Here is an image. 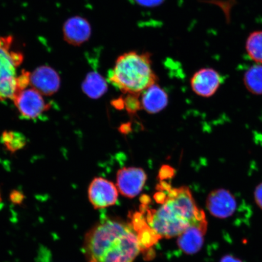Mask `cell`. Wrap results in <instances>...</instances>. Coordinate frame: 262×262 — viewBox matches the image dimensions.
Returning a JSON list of instances; mask_svg holds the SVG:
<instances>
[{
	"label": "cell",
	"mask_w": 262,
	"mask_h": 262,
	"mask_svg": "<svg viewBox=\"0 0 262 262\" xmlns=\"http://www.w3.org/2000/svg\"><path fill=\"white\" fill-rule=\"evenodd\" d=\"M161 185L167 194L163 192L157 194L160 206L147 212V224L152 235L157 238H172L194 226L207 228L204 212L196 205L188 187L172 188L164 182Z\"/></svg>",
	"instance_id": "1"
},
{
	"label": "cell",
	"mask_w": 262,
	"mask_h": 262,
	"mask_svg": "<svg viewBox=\"0 0 262 262\" xmlns=\"http://www.w3.org/2000/svg\"><path fill=\"white\" fill-rule=\"evenodd\" d=\"M84 247L88 262H134L142 242L129 225L106 219L88 232Z\"/></svg>",
	"instance_id": "2"
},
{
	"label": "cell",
	"mask_w": 262,
	"mask_h": 262,
	"mask_svg": "<svg viewBox=\"0 0 262 262\" xmlns=\"http://www.w3.org/2000/svg\"><path fill=\"white\" fill-rule=\"evenodd\" d=\"M109 80L123 93L140 96L157 80L150 54L130 51L121 55L110 72Z\"/></svg>",
	"instance_id": "3"
},
{
	"label": "cell",
	"mask_w": 262,
	"mask_h": 262,
	"mask_svg": "<svg viewBox=\"0 0 262 262\" xmlns=\"http://www.w3.org/2000/svg\"><path fill=\"white\" fill-rule=\"evenodd\" d=\"M24 58L13 36H0V101L13 100L17 93V71Z\"/></svg>",
	"instance_id": "4"
},
{
	"label": "cell",
	"mask_w": 262,
	"mask_h": 262,
	"mask_svg": "<svg viewBox=\"0 0 262 262\" xmlns=\"http://www.w3.org/2000/svg\"><path fill=\"white\" fill-rule=\"evenodd\" d=\"M15 105L22 118L35 120L42 116L51 107L42 94L34 88H26L13 98Z\"/></svg>",
	"instance_id": "5"
},
{
	"label": "cell",
	"mask_w": 262,
	"mask_h": 262,
	"mask_svg": "<svg viewBox=\"0 0 262 262\" xmlns=\"http://www.w3.org/2000/svg\"><path fill=\"white\" fill-rule=\"evenodd\" d=\"M147 179L144 170L136 167H124L117 173V187L128 198H135L142 191Z\"/></svg>",
	"instance_id": "6"
},
{
	"label": "cell",
	"mask_w": 262,
	"mask_h": 262,
	"mask_svg": "<svg viewBox=\"0 0 262 262\" xmlns=\"http://www.w3.org/2000/svg\"><path fill=\"white\" fill-rule=\"evenodd\" d=\"M119 190L113 182L102 178H95L88 189V198L96 209H103L116 204Z\"/></svg>",
	"instance_id": "7"
},
{
	"label": "cell",
	"mask_w": 262,
	"mask_h": 262,
	"mask_svg": "<svg viewBox=\"0 0 262 262\" xmlns=\"http://www.w3.org/2000/svg\"><path fill=\"white\" fill-rule=\"evenodd\" d=\"M206 206L212 215L219 219L232 217L238 209V203L233 194L227 189H215L209 194Z\"/></svg>",
	"instance_id": "8"
},
{
	"label": "cell",
	"mask_w": 262,
	"mask_h": 262,
	"mask_svg": "<svg viewBox=\"0 0 262 262\" xmlns=\"http://www.w3.org/2000/svg\"><path fill=\"white\" fill-rule=\"evenodd\" d=\"M222 81V77L218 71L213 68H204L193 75L191 86L198 96L211 97L218 91Z\"/></svg>",
	"instance_id": "9"
},
{
	"label": "cell",
	"mask_w": 262,
	"mask_h": 262,
	"mask_svg": "<svg viewBox=\"0 0 262 262\" xmlns=\"http://www.w3.org/2000/svg\"><path fill=\"white\" fill-rule=\"evenodd\" d=\"M60 83V78L56 71L48 66H42L31 73L32 87L45 96H52L56 93Z\"/></svg>",
	"instance_id": "10"
},
{
	"label": "cell",
	"mask_w": 262,
	"mask_h": 262,
	"mask_svg": "<svg viewBox=\"0 0 262 262\" xmlns=\"http://www.w3.org/2000/svg\"><path fill=\"white\" fill-rule=\"evenodd\" d=\"M63 31L64 40L69 44L75 46L83 43L90 35L89 24L79 16L68 19L64 23Z\"/></svg>",
	"instance_id": "11"
},
{
	"label": "cell",
	"mask_w": 262,
	"mask_h": 262,
	"mask_svg": "<svg viewBox=\"0 0 262 262\" xmlns=\"http://www.w3.org/2000/svg\"><path fill=\"white\" fill-rule=\"evenodd\" d=\"M168 102V96L165 91L157 84L143 92L141 104L147 113H159L166 106Z\"/></svg>",
	"instance_id": "12"
},
{
	"label": "cell",
	"mask_w": 262,
	"mask_h": 262,
	"mask_svg": "<svg viewBox=\"0 0 262 262\" xmlns=\"http://www.w3.org/2000/svg\"><path fill=\"white\" fill-rule=\"evenodd\" d=\"M206 228L194 226L186 229L178 238L179 247L188 254L198 253L204 242Z\"/></svg>",
	"instance_id": "13"
},
{
	"label": "cell",
	"mask_w": 262,
	"mask_h": 262,
	"mask_svg": "<svg viewBox=\"0 0 262 262\" xmlns=\"http://www.w3.org/2000/svg\"><path fill=\"white\" fill-rule=\"evenodd\" d=\"M82 89L88 97L98 98L106 93L107 86L106 81L99 74L92 73L88 75L83 81Z\"/></svg>",
	"instance_id": "14"
},
{
	"label": "cell",
	"mask_w": 262,
	"mask_h": 262,
	"mask_svg": "<svg viewBox=\"0 0 262 262\" xmlns=\"http://www.w3.org/2000/svg\"><path fill=\"white\" fill-rule=\"evenodd\" d=\"M245 50L255 63L262 64V30L254 31L248 36Z\"/></svg>",
	"instance_id": "15"
},
{
	"label": "cell",
	"mask_w": 262,
	"mask_h": 262,
	"mask_svg": "<svg viewBox=\"0 0 262 262\" xmlns=\"http://www.w3.org/2000/svg\"><path fill=\"white\" fill-rule=\"evenodd\" d=\"M244 82L247 90L255 95H262V64L252 66L245 72Z\"/></svg>",
	"instance_id": "16"
},
{
	"label": "cell",
	"mask_w": 262,
	"mask_h": 262,
	"mask_svg": "<svg viewBox=\"0 0 262 262\" xmlns=\"http://www.w3.org/2000/svg\"><path fill=\"white\" fill-rule=\"evenodd\" d=\"M2 142L9 151L15 152L26 145V137L20 133L15 131H5L2 136Z\"/></svg>",
	"instance_id": "17"
},
{
	"label": "cell",
	"mask_w": 262,
	"mask_h": 262,
	"mask_svg": "<svg viewBox=\"0 0 262 262\" xmlns=\"http://www.w3.org/2000/svg\"><path fill=\"white\" fill-rule=\"evenodd\" d=\"M140 96L136 95L127 94V97L124 99V107L129 113L135 114L137 111L142 108L141 101L139 100Z\"/></svg>",
	"instance_id": "18"
},
{
	"label": "cell",
	"mask_w": 262,
	"mask_h": 262,
	"mask_svg": "<svg viewBox=\"0 0 262 262\" xmlns=\"http://www.w3.org/2000/svg\"><path fill=\"white\" fill-rule=\"evenodd\" d=\"M174 175V169L168 165L163 166L160 169L159 178L160 180L171 179Z\"/></svg>",
	"instance_id": "19"
},
{
	"label": "cell",
	"mask_w": 262,
	"mask_h": 262,
	"mask_svg": "<svg viewBox=\"0 0 262 262\" xmlns=\"http://www.w3.org/2000/svg\"><path fill=\"white\" fill-rule=\"evenodd\" d=\"M254 199L257 205L262 209V182L255 189Z\"/></svg>",
	"instance_id": "20"
},
{
	"label": "cell",
	"mask_w": 262,
	"mask_h": 262,
	"mask_svg": "<svg viewBox=\"0 0 262 262\" xmlns=\"http://www.w3.org/2000/svg\"><path fill=\"white\" fill-rule=\"evenodd\" d=\"M220 262H243L239 258L235 257L233 255H228L223 257Z\"/></svg>",
	"instance_id": "21"
},
{
	"label": "cell",
	"mask_w": 262,
	"mask_h": 262,
	"mask_svg": "<svg viewBox=\"0 0 262 262\" xmlns=\"http://www.w3.org/2000/svg\"><path fill=\"white\" fill-rule=\"evenodd\" d=\"M113 104H115L114 106L117 108V109H122L124 107V99L119 98V99L114 101Z\"/></svg>",
	"instance_id": "22"
},
{
	"label": "cell",
	"mask_w": 262,
	"mask_h": 262,
	"mask_svg": "<svg viewBox=\"0 0 262 262\" xmlns=\"http://www.w3.org/2000/svg\"><path fill=\"white\" fill-rule=\"evenodd\" d=\"M0 200H1V198H0Z\"/></svg>",
	"instance_id": "23"
}]
</instances>
